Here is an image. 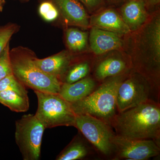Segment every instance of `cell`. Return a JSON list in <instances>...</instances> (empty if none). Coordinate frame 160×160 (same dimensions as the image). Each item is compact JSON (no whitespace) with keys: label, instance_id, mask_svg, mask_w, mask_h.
<instances>
[{"label":"cell","instance_id":"24","mask_svg":"<svg viewBox=\"0 0 160 160\" xmlns=\"http://www.w3.org/2000/svg\"><path fill=\"white\" fill-rule=\"evenodd\" d=\"M18 26L14 23H9L0 27V53L9 43L13 34L18 30Z\"/></svg>","mask_w":160,"mask_h":160},{"label":"cell","instance_id":"21","mask_svg":"<svg viewBox=\"0 0 160 160\" xmlns=\"http://www.w3.org/2000/svg\"><path fill=\"white\" fill-rule=\"evenodd\" d=\"M6 90H12L22 95L28 96L26 86L15 77L13 73L0 80V92Z\"/></svg>","mask_w":160,"mask_h":160},{"label":"cell","instance_id":"7","mask_svg":"<svg viewBox=\"0 0 160 160\" xmlns=\"http://www.w3.org/2000/svg\"><path fill=\"white\" fill-rule=\"evenodd\" d=\"M76 115L75 127L101 154L107 157L112 156V141L115 134L111 126L90 115Z\"/></svg>","mask_w":160,"mask_h":160},{"label":"cell","instance_id":"14","mask_svg":"<svg viewBox=\"0 0 160 160\" xmlns=\"http://www.w3.org/2000/svg\"><path fill=\"white\" fill-rule=\"evenodd\" d=\"M72 60L71 54L66 50L45 58H38L36 56L34 58L35 63L40 69L59 80L72 64Z\"/></svg>","mask_w":160,"mask_h":160},{"label":"cell","instance_id":"2","mask_svg":"<svg viewBox=\"0 0 160 160\" xmlns=\"http://www.w3.org/2000/svg\"><path fill=\"white\" fill-rule=\"evenodd\" d=\"M126 76L123 74L107 79L88 96L70 103L75 114L90 115L110 126L117 114L118 89Z\"/></svg>","mask_w":160,"mask_h":160},{"label":"cell","instance_id":"6","mask_svg":"<svg viewBox=\"0 0 160 160\" xmlns=\"http://www.w3.org/2000/svg\"><path fill=\"white\" fill-rule=\"evenodd\" d=\"M46 128L35 114H26L15 123V139L24 160H38Z\"/></svg>","mask_w":160,"mask_h":160},{"label":"cell","instance_id":"16","mask_svg":"<svg viewBox=\"0 0 160 160\" xmlns=\"http://www.w3.org/2000/svg\"><path fill=\"white\" fill-rule=\"evenodd\" d=\"M127 64L122 59L116 57L107 58L97 66L95 76L99 81H104L110 78L124 74Z\"/></svg>","mask_w":160,"mask_h":160},{"label":"cell","instance_id":"25","mask_svg":"<svg viewBox=\"0 0 160 160\" xmlns=\"http://www.w3.org/2000/svg\"><path fill=\"white\" fill-rule=\"evenodd\" d=\"M82 4L89 13H96L105 8L106 2L105 0H78Z\"/></svg>","mask_w":160,"mask_h":160},{"label":"cell","instance_id":"22","mask_svg":"<svg viewBox=\"0 0 160 160\" xmlns=\"http://www.w3.org/2000/svg\"><path fill=\"white\" fill-rule=\"evenodd\" d=\"M38 12L43 19L48 22L56 20L59 14L58 9L50 0L44 1L40 4Z\"/></svg>","mask_w":160,"mask_h":160},{"label":"cell","instance_id":"19","mask_svg":"<svg viewBox=\"0 0 160 160\" xmlns=\"http://www.w3.org/2000/svg\"><path fill=\"white\" fill-rule=\"evenodd\" d=\"M66 45L69 50L75 52L84 51L88 44L89 34L77 28H70L66 31Z\"/></svg>","mask_w":160,"mask_h":160},{"label":"cell","instance_id":"3","mask_svg":"<svg viewBox=\"0 0 160 160\" xmlns=\"http://www.w3.org/2000/svg\"><path fill=\"white\" fill-rule=\"evenodd\" d=\"M153 14L137 31L133 49V64L145 78L146 72H160V17Z\"/></svg>","mask_w":160,"mask_h":160},{"label":"cell","instance_id":"18","mask_svg":"<svg viewBox=\"0 0 160 160\" xmlns=\"http://www.w3.org/2000/svg\"><path fill=\"white\" fill-rule=\"evenodd\" d=\"M0 103L15 112H25L29 109L28 96L22 95L11 90L0 92Z\"/></svg>","mask_w":160,"mask_h":160},{"label":"cell","instance_id":"17","mask_svg":"<svg viewBox=\"0 0 160 160\" xmlns=\"http://www.w3.org/2000/svg\"><path fill=\"white\" fill-rule=\"evenodd\" d=\"M90 153V149L82 136L78 134L66 148L58 155L57 160L83 159Z\"/></svg>","mask_w":160,"mask_h":160},{"label":"cell","instance_id":"9","mask_svg":"<svg viewBox=\"0 0 160 160\" xmlns=\"http://www.w3.org/2000/svg\"><path fill=\"white\" fill-rule=\"evenodd\" d=\"M112 143L115 160H146L160 153V146L152 140L132 139L115 134Z\"/></svg>","mask_w":160,"mask_h":160},{"label":"cell","instance_id":"23","mask_svg":"<svg viewBox=\"0 0 160 160\" xmlns=\"http://www.w3.org/2000/svg\"><path fill=\"white\" fill-rule=\"evenodd\" d=\"M12 73L9 43L0 53V80Z\"/></svg>","mask_w":160,"mask_h":160},{"label":"cell","instance_id":"15","mask_svg":"<svg viewBox=\"0 0 160 160\" xmlns=\"http://www.w3.org/2000/svg\"><path fill=\"white\" fill-rule=\"evenodd\" d=\"M96 86L95 80L87 77L75 82L61 84L58 94L69 102L73 103L89 96Z\"/></svg>","mask_w":160,"mask_h":160},{"label":"cell","instance_id":"11","mask_svg":"<svg viewBox=\"0 0 160 160\" xmlns=\"http://www.w3.org/2000/svg\"><path fill=\"white\" fill-rule=\"evenodd\" d=\"M90 26L117 33L121 35L131 33L119 12L113 8L103 9L89 19Z\"/></svg>","mask_w":160,"mask_h":160},{"label":"cell","instance_id":"10","mask_svg":"<svg viewBox=\"0 0 160 160\" xmlns=\"http://www.w3.org/2000/svg\"><path fill=\"white\" fill-rule=\"evenodd\" d=\"M68 25L82 29L90 27L88 12L78 0H50Z\"/></svg>","mask_w":160,"mask_h":160},{"label":"cell","instance_id":"29","mask_svg":"<svg viewBox=\"0 0 160 160\" xmlns=\"http://www.w3.org/2000/svg\"><path fill=\"white\" fill-rule=\"evenodd\" d=\"M20 2H29V0H18Z\"/></svg>","mask_w":160,"mask_h":160},{"label":"cell","instance_id":"4","mask_svg":"<svg viewBox=\"0 0 160 160\" xmlns=\"http://www.w3.org/2000/svg\"><path fill=\"white\" fill-rule=\"evenodd\" d=\"M35 56L33 51L26 47L19 46L10 50L13 75L24 86L34 91L58 93L59 80L40 69L34 62Z\"/></svg>","mask_w":160,"mask_h":160},{"label":"cell","instance_id":"8","mask_svg":"<svg viewBox=\"0 0 160 160\" xmlns=\"http://www.w3.org/2000/svg\"><path fill=\"white\" fill-rule=\"evenodd\" d=\"M150 87L148 81L138 72L126 76L118 89L117 106L118 112L149 101Z\"/></svg>","mask_w":160,"mask_h":160},{"label":"cell","instance_id":"27","mask_svg":"<svg viewBox=\"0 0 160 160\" xmlns=\"http://www.w3.org/2000/svg\"><path fill=\"white\" fill-rule=\"evenodd\" d=\"M109 5L112 6H121L126 0H105Z\"/></svg>","mask_w":160,"mask_h":160},{"label":"cell","instance_id":"1","mask_svg":"<svg viewBox=\"0 0 160 160\" xmlns=\"http://www.w3.org/2000/svg\"><path fill=\"white\" fill-rule=\"evenodd\" d=\"M110 126L117 135L132 139L152 140L160 146V108L153 101L118 112Z\"/></svg>","mask_w":160,"mask_h":160},{"label":"cell","instance_id":"12","mask_svg":"<svg viewBox=\"0 0 160 160\" xmlns=\"http://www.w3.org/2000/svg\"><path fill=\"white\" fill-rule=\"evenodd\" d=\"M121 35L91 27L89 36V45L93 53L100 55L122 47Z\"/></svg>","mask_w":160,"mask_h":160},{"label":"cell","instance_id":"28","mask_svg":"<svg viewBox=\"0 0 160 160\" xmlns=\"http://www.w3.org/2000/svg\"><path fill=\"white\" fill-rule=\"evenodd\" d=\"M5 3H6L5 0H0V12L2 11Z\"/></svg>","mask_w":160,"mask_h":160},{"label":"cell","instance_id":"20","mask_svg":"<svg viewBox=\"0 0 160 160\" xmlns=\"http://www.w3.org/2000/svg\"><path fill=\"white\" fill-rule=\"evenodd\" d=\"M90 70V66L87 62H82L71 64L59 81L63 83L70 84L87 77Z\"/></svg>","mask_w":160,"mask_h":160},{"label":"cell","instance_id":"26","mask_svg":"<svg viewBox=\"0 0 160 160\" xmlns=\"http://www.w3.org/2000/svg\"><path fill=\"white\" fill-rule=\"evenodd\" d=\"M146 9H150L155 8L160 5V0H143Z\"/></svg>","mask_w":160,"mask_h":160},{"label":"cell","instance_id":"5","mask_svg":"<svg viewBox=\"0 0 160 160\" xmlns=\"http://www.w3.org/2000/svg\"><path fill=\"white\" fill-rule=\"evenodd\" d=\"M38 100L35 115L46 129L58 126H73L76 114L71 104L58 93L34 91Z\"/></svg>","mask_w":160,"mask_h":160},{"label":"cell","instance_id":"13","mask_svg":"<svg viewBox=\"0 0 160 160\" xmlns=\"http://www.w3.org/2000/svg\"><path fill=\"white\" fill-rule=\"evenodd\" d=\"M119 13L131 32L140 29L149 19L143 0H126L121 6Z\"/></svg>","mask_w":160,"mask_h":160}]
</instances>
